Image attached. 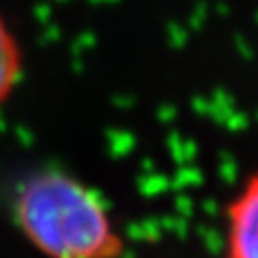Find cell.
Instances as JSON below:
<instances>
[{
	"instance_id": "cell-1",
	"label": "cell",
	"mask_w": 258,
	"mask_h": 258,
	"mask_svg": "<svg viewBox=\"0 0 258 258\" xmlns=\"http://www.w3.org/2000/svg\"><path fill=\"white\" fill-rule=\"evenodd\" d=\"M22 239L43 258H120L125 239L103 194L58 166L24 172L9 191Z\"/></svg>"
},
{
	"instance_id": "cell-2",
	"label": "cell",
	"mask_w": 258,
	"mask_h": 258,
	"mask_svg": "<svg viewBox=\"0 0 258 258\" xmlns=\"http://www.w3.org/2000/svg\"><path fill=\"white\" fill-rule=\"evenodd\" d=\"M226 217V258H258V170L249 172L230 196Z\"/></svg>"
},
{
	"instance_id": "cell-3",
	"label": "cell",
	"mask_w": 258,
	"mask_h": 258,
	"mask_svg": "<svg viewBox=\"0 0 258 258\" xmlns=\"http://www.w3.org/2000/svg\"><path fill=\"white\" fill-rule=\"evenodd\" d=\"M26 76V54L20 35L0 11V110L9 103Z\"/></svg>"
}]
</instances>
